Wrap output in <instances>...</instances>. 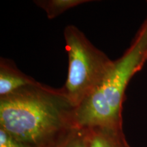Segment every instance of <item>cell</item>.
<instances>
[{"label":"cell","instance_id":"obj_3","mask_svg":"<svg viewBox=\"0 0 147 147\" xmlns=\"http://www.w3.org/2000/svg\"><path fill=\"white\" fill-rule=\"evenodd\" d=\"M63 36L68 69L62 89L71 105L76 108L100 85L115 61L97 49L74 25H67Z\"/></svg>","mask_w":147,"mask_h":147},{"label":"cell","instance_id":"obj_4","mask_svg":"<svg viewBox=\"0 0 147 147\" xmlns=\"http://www.w3.org/2000/svg\"><path fill=\"white\" fill-rule=\"evenodd\" d=\"M39 82L27 76L16 67L10 59H0V98L8 96L24 88Z\"/></svg>","mask_w":147,"mask_h":147},{"label":"cell","instance_id":"obj_5","mask_svg":"<svg viewBox=\"0 0 147 147\" xmlns=\"http://www.w3.org/2000/svg\"><path fill=\"white\" fill-rule=\"evenodd\" d=\"M87 130V147H130L123 128L95 127Z\"/></svg>","mask_w":147,"mask_h":147},{"label":"cell","instance_id":"obj_2","mask_svg":"<svg viewBox=\"0 0 147 147\" xmlns=\"http://www.w3.org/2000/svg\"><path fill=\"white\" fill-rule=\"evenodd\" d=\"M147 61V18L130 47L115 63L100 85L76 108L74 125L123 128V104L125 90L135 74Z\"/></svg>","mask_w":147,"mask_h":147},{"label":"cell","instance_id":"obj_8","mask_svg":"<svg viewBox=\"0 0 147 147\" xmlns=\"http://www.w3.org/2000/svg\"><path fill=\"white\" fill-rule=\"evenodd\" d=\"M0 147H32L16 140L0 129Z\"/></svg>","mask_w":147,"mask_h":147},{"label":"cell","instance_id":"obj_1","mask_svg":"<svg viewBox=\"0 0 147 147\" xmlns=\"http://www.w3.org/2000/svg\"><path fill=\"white\" fill-rule=\"evenodd\" d=\"M76 108L61 89L38 83L0 98V129L32 147H51L75 127Z\"/></svg>","mask_w":147,"mask_h":147},{"label":"cell","instance_id":"obj_9","mask_svg":"<svg viewBox=\"0 0 147 147\" xmlns=\"http://www.w3.org/2000/svg\"><path fill=\"white\" fill-rule=\"evenodd\" d=\"M146 18H147V16H146Z\"/></svg>","mask_w":147,"mask_h":147},{"label":"cell","instance_id":"obj_6","mask_svg":"<svg viewBox=\"0 0 147 147\" xmlns=\"http://www.w3.org/2000/svg\"><path fill=\"white\" fill-rule=\"evenodd\" d=\"M91 1L89 0H38L34 2L45 11L49 19H53L69 9Z\"/></svg>","mask_w":147,"mask_h":147},{"label":"cell","instance_id":"obj_7","mask_svg":"<svg viewBox=\"0 0 147 147\" xmlns=\"http://www.w3.org/2000/svg\"><path fill=\"white\" fill-rule=\"evenodd\" d=\"M51 147H87V130L74 127Z\"/></svg>","mask_w":147,"mask_h":147}]
</instances>
